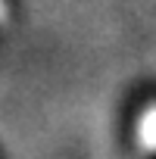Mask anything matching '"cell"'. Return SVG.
I'll use <instances>...</instances> for the list:
<instances>
[{
    "label": "cell",
    "mask_w": 156,
    "mask_h": 159,
    "mask_svg": "<svg viewBox=\"0 0 156 159\" xmlns=\"http://www.w3.org/2000/svg\"><path fill=\"white\" fill-rule=\"evenodd\" d=\"M16 22V0H0V28H10Z\"/></svg>",
    "instance_id": "1"
}]
</instances>
